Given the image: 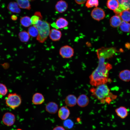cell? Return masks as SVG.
Returning <instances> with one entry per match:
<instances>
[{
  "mask_svg": "<svg viewBox=\"0 0 130 130\" xmlns=\"http://www.w3.org/2000/svg\"><path fill=\"white\" fill-rule=\"evenodd\" d=\"M91 91L93 95L101 102L109 95L110 91L105 84H102L92 89Z\"/></svg>",
  "mask_w": 130,
  "mask_h": 130,
  "instance_id": "cell-3",
  "label": "cell"
},
{
  "mask_svg": "<svg viewBox=\"0 0 130 130\" xmlns=\"http://www.w3.org/2000/svg\"><path fill=\"white\" fill-rule=\"evenodd\" d=\"M37 28L38 34L36 39L41 43H44L49 36L50 32V24L46 21L40 20L38 23L34 25Z\"/></svg>",
  "mask_w": 130,
  "mask_h": 130,
  "instance_id": "cell-2",
  "label": "cell"
},
{
  "mask_svg": "<svg viewBox=\"0 0 130 130\" xmlns=\"http://www.w3.org/2000/svg\"><path fill=\"white\" fill-rule=\"evenodd\" d=\"M55 23L57 29L65 28L69 24L67 20L63 17L58 18Z\"/></svg>",
  "mask_w": 130,
  "mask_h": 130,
  "instance_id": "cell-17",
  "label": "cell"
},
{
  "mask_svg": "<svg viewBox=\"0 0 130 130\" xmlns=\"http://www.w3.org/2000/svg\"><path fill=\"white\" fill-rule=\"evenodd\" d=\"M119 5L114 12L116 15H118L122 11L130 10V0H118Z\"/></svg>",
  "mask_w": 130,
  "mask_h": 130,
  "instance_id": "cell-7",
  "label": "cell"
},
{
  "mask_svg": "<svg viewBox=\"0 0 130 130\" xmlns=\"http://www.w3.org/2000/svg\"><path fill=\"white\" fill-rule=\"evenodd\" d=\"M7 92V89L6 85L0 83V95L5 96Z\"/></svg>",
  "mask_w": 130,
  "mask_h": 130,
  "instance_id": "cell-30",
  "label": "cell"
},
{
  "mask_svg": "<svg viewBox=\"0 0 130 130\" xmlns=\"http://www.w3.org/2000/svg\"><path fill=\"white\" fill-rule=\"evenodd\" d=\"M58 106L56 103L50 102L48 103L45 107L46 110L51 114L56 113L58 110Z\"/></svg>",
  "mask_w": 130,
  "mask_h": 130,
  "instance_id": "cell-14",
  "label": "cell"
},
{
  "mask_svg": "<svg viewBox=\"0 0 130 130\" xmlns=\"http://www.w3.org/2000/svg\"><path fill=\"white\" fill-rule=\"evenodd\" d=\"M89 101V98L86 95L82 94L77 98V104L80 107H84L88 105Z\"/></svg>",
  "mask_w": 130,
  "mask_h": 130,
  "instance_id": "cell-12",
  "label": "cell"
},
{
  "mask_svg": "<svg viewBox=\"0 0 130 130\" xmlns=\"http://www.w3.org/2000/svg\"><path fill=\"white\" fill-rule=\"evenodd\" d=\"M20 22L21 24L25 27H29L32 24L31 18L28 16L21 17L20 19Z\"/></svg>",
  "mask_w": 130,
  "mask_h": 130,
  "instance_id": "cell-26",
  "label": "cell"
},
{
  "mask_svg": "<svg viewBox=\"0 0 130 130\" xmlns=\"http://www.w3.org/2000/svg\"><path fill=\"white\" fill-rule=\"evenodd\" d=\"M3 123L8 126H11L13 124L15 121V115L10 112H7L3 115L2 119Z\"/></svg>",
  "mask_w": 130,
  "mask_h": 130,
  "instance_id": "cell-8",
  "label": "cell"
},
{
  "mask_svg": "<svg viewBox=\"0 0 130 130\" xmlns=\"http://www.w3.org/2000/svg\"><path fill=\"white\" fill-rule=\"evenodd\" d=\"M98 63L97 67L90 76V84L96 86L102 84H105L108 78V66L110 65L105 63L104 57L97 55Z\"/></svg>",
  "mask_w": 130,
  "mask_h": 130,
  "instance_id": "cell-1",
  "label": "cell"
},
{
  "mask_svg": "<svg viewBox=\"0 0 130 130\" xmlns=\"http://www.w3.org/2000/svg\"><path fill=\"white\" fill-rule=\"evenodd\" d=\"M74 53L73 49L68 45H65L62 46L59 50L60 55L64 58H71L74 55Z\"/></svg>",
  "mask_w": 130,
  "mask_h": 130,
  "instance_id": "cell-5",
  "label": "cell"
},
{
  "mask_svg": "<svg viewBox=\"0 0 130 130\" xmlns=\"http://www.w3.org/2000/svg\"><path fill=\"white\" fill-rule=\"evenodd\" d=\"M17 130H23L21 129H18Z\"/></svg>",
  "mask_w": 130,
  "mask_h": 130,
  "instance_id": "cell-36",
  "label": "cell"
},
{
  "mask_svg": "<svg viewBox=\"0 0 130 130\" xmlns=\"http://www.w3.org/2000/svg\"><path fill=\"white\" fill-rule=\"evenodd\" d=\"M30 35L28 32L23 31L19 32L18 37L20 41L23 42H27L30 38Z\"/></svg>",
  "mask_w": 130,
  "mask_h": 130,
  "instance_id": "cell-24",
  "label": "cell"
},
{
  "mask_svg": "<svg viewBox=\"0 0 130 130\" xmlns=\"http://www.w3.org/2000/svg\"><path fill=\"white\" fill-rule=\"evenodd\" d=\"M45 99L43 95L41 93L37 92L33 95L32 102L35 105H39L42 104L44 102Z\"/></svg>",
  "mask_w": 130,
  "mask_h": 130,
  "instance_id": "cell-15",
  "label": "cell"
},
{
  "mask_svg": "<svg viewBox=\"0 0 130 130\" xmlns=\"http://www.w3.org/2000/svg\"><path fill=\"white\" fill-rule=\"evenodd\" d=\"M122 21V20L120 17L116 15L111 17L110 20V25L113 28L119 26Z\"/></svg>",
  "mask_w": 130,
  "mask_h": 130,
  "instance_id": "cell-19",
  "label": "cell"
},
{
  "mask_svg": "<svg viewBox=\"0 0 130 130\" xmlns=\"http://www.w3.org/2000/svg\"><path fill=\"white\" fill-rule=\"evenodd\" d=\"M99 5L98 0H87L85 6L87 8H91L94 7H97Z\"/></svg>",
  "mask_w": 130,
  "mask_h": 130,
  "instance_id": "cell-29",
  "label": "cell"
},
{
  "mask_svg": "<svg viewBox=\"0 0 130 130\" xmlns=\"http://www.w3.org/2000/svg\"><path fill=\"white\" fill-rule=\"evenodd\" d=\"M75 2L78 4L81 5L83 4L86 2L87 0H74Z\"/></svg>",
  "mask_w": 130,
  "mask_h": 130,
  "instance_id": "cell-32",
  "label": "cell"
},
{
  "mask_svg": "<svg viewBox=\"0 0 130 130\" xmlns=\"http://www.w3.org/2000/svg\"><path fill=\"white\" fill-rule=\"evenodd\" d=\"M70 112L68 108L66 106L61 107L58 111V115L59 118L62 120H65L69 117Z\"/></svg>",
  "mask_w": 130,
  "mask_h": 130,
  "instance_id": "cell-9",
  "label": "cell"
},
{
  "mask_svg": "<svg viewBox=\"0 0 130 130\" xmlns=\"http://www.w3.org/2000/svg\"><path fill=\"white\" fill-rule=\"evenodd\" d=\"M119 77L122 80L125 82L130 81V70L128 69L123 70L119 73Z\"/></svg>",
  "mask_w": 130,
  "mask_h": 130,
  "instance_id": "cell-20",
  "label": "cell"
},
{
  "mask_svg": "<svg viewBox=\"0 0 130 130\" xmlns=\"http://www.w3.org/2000/svg\"><path fill=\"white\" fill-rule=\"evenodd\" d=\"M73 124L72 121L70 119H66L65 120L63 123L64 126L68 129H70L72 128Z\"/></svg>",
  "mask_w": 130,
  "mask_h": 130,
  "instance_id": "cell-31",
  "label": "cell"
},
{
  "mask_svg": "<svg viewBox=\"0 0 130 130\" xmlns=\"http://www.w3.org/2000/svg\"><path fill=\"white\" fill-rule=\"evenodd\" d=\"M27 32L30 36L32 37H37L38 31L37 28L34 25L30 26L28 29Z\"/></svg>",
  "mask_w": 130,
  "mask_h": 130,
  "instance_id": "cell-28",
  "label": "cell"
},
{
  "mask_svg": "<svg viewBox=\"0 0 130 130\" xmlns=\"http://www.w3.org/2000/svg\"><path fill=\"white\" fill-rule=\"evenodd\" d=\"M77 98L74 95L70 94L66 97L65 103L67 106L72 107L75 106L77 104Z\"/></svg>",
  "mask_w": 130,
  "mask_h": 130,
  "instance_id": "cell-16",
  "label": "cell"
},
{
  "mask_svg": "<svg viewBox=\"0 0 130 130\" xmlns=\"http://www.w3.org/2000/svg\"><path fill=\"white\" fill-rule=\"evenodd\" d=\"M119 26L120 30L123 32H130V23L128 22L122 21Z\"/></svg>",
  "mask_w": 130,
  "mask_h": 130,
  "instance_id": "cell-27",
  "label": "cell"
},
{
  "mask_svg": "<svg viewBox=\"0 0 130 130\" xmlns=\"http://www.w3.org/2000/svg\"><path fill=\"white\" fill-rule=\"evenodd\" d=\"M7 8L9 11L12 13H19L21 12L20 8L17 2H11L9 3Z\"/></svg>",
  "mask_w": 130,
  "mask_h": 130,
  "instance_id": "cell-18",
  "label": "cell"
},
{
  "mask_svg": "<svg viewBox=\"0 0 130 130\" xmlns=\"http://www.w3.org/2000/svg\"><path fill=\"white\" fill-rule=\"evenodd\" d=\"M115 111L117 116L122 119L125 118L128 115V110L123 106H121L117 108Z\"/></svg>",
  "mask_w": 130,
  "mask_h": 130,
  "instance_id": "cell-13",
  "label": "cell"
},
{
  "mask_svg": "<svg viewBox=\"0 0 130 130\" xmlns=\"http://www.w3.org/2000/svg\"><path fill=\"white\" fill-rule=\"evenodd\" d=\"M22 98L20 96L16 93H9L6 99L7 106L12 109H14L21 104Z\"/></svg>",
  "mask_w": 130,
  "mask_h": 130,
  "instance_id": "cell-4",
  "label": "cell"
},
{
  "mask_svg": "<svg viewBox=\"0 0 130 130\" xmlns=\"http://www.w3.org/2000/svg\"><path fill=\"white\" fill-rule=\"evenodd\" d=\"M118 15L122 21L127 22L130 21V10L124 11Z\"/></svg>",
  "mask_w": 130,
  "mask_h": 130,
  "instance_id": "cell-23",
  "label": "cell"
},
{
  "mask_svg": "<svg viewBox=\"0 0 130 130\" xmlns=\"http://www.w3.org/2000/svg\"><path fill=\"white\" fill-rule=\"evenodd\" d=\"M77 122H79V121H80V118H77Z\"/></svg>",
  "mask_w": 130,
  "mask_h": 130,
  "instance_id": "cell-35",
  "label": "cell"
},
{
  "mask_svg": "<svg viewBox=\"0 0 130 130\" xmlns=\"http://www.w3.org/2000/svg\"><path fill=\"white\" fill-rule=\"evenodd\" d=\"M20 8L30 10L31 6L29 0H16Z\"/></svg>",
  "mask_w": 130,
  "mask_h": 130,
  "instance_id": "cell-21",
  "label": "cell"
},
{
  "mask_svg": "<svg viewBox=\"0 0 130 130\" xmlns=\"http://www.w3.org/2000/svg\"><path fill=\"white\" fill-rule=\"evenodd\" d=\"M62 36L61 32L58 29L54 28L50 30L49 35L50 39L54 41H59L61 38Z\"/></svg>",
  "mask_w": 130,
  "mask_h": 130,
  "instance_id": "cell-11",
  "label": "cell"
},
{
  "mask_svg": "<svg viewBox=\"0 0 130 130\" xmlns=\"http://www.w3.org/2000/svg\"><path fill=\"white\" fill-rule=\"evenodd\" d=\"M68 7V4L67 2L65 0H60L56 3L55 8L57 12L61 13L65 12Z\"/></svg>",
  "mask_w": 130,
  "mask_h": 130,
  "instance_id": "cell-10",
  "label": "cell"
},
{
  "mask_svg": "<svg viewBox=\"0 0 130 130\" xmlns=\"http://www.w3.org/2000/svg\"><path fill=\"white\" fill-rule=\"evenodd\" d=\"M29 1H33L34 0H29Z\"/></svg>",
  "mask_w": 130,
  "mask_h": 130,
  "instance_id": "cell-37",
  "label": "cell"
},
{
  "mask_svg": "<svg viewBox=\"0 0 130 130\" xmlns=\"http://www.w3.org/2000/svg\"><path fill=\"white\" fill-rule=\"evenodd\" d=\"M53 130H65L64 128L61 126H58L55 127Z\"/></svg>",
  "mask_w": 130,
  "mask_h": 130,
  "instance_id": "cell-33",
  "label": "cell"
},
{
  "mask_svg": "<svg viewBox=\"0 0 130 130\" xmlns=\"http://www.w3.org/2000/svg\"><path fill=\"white\" fill-rule=\"evenodd\" d=\"M42 16L41 13L38 11L35 13L33 15L31 18L32 24L33 25L36 24L40 20H42Z\"/></svg>",
  "mask_w": 130,
  "mask_h": 130,
  "instance_id": "cell-25",
  "label": "cell"
},
{
  "mask_svg": "<svg viewBox=\"0 0 130 130\" xmlns=\"http://www.w3.org/2000/svg\"><path fill=\"white\" fill-rule=\"evenodd\" d=\"M119 4L118 0H107L106 3L107 7L113 11L118 7Z\"/></svg>",
  "mask_w": 130,
  "mask_h": 130,
  "instance_id": "cell-22",
  "label": "cell"
},
{
  "mask_svg": "<svg viewBox=\"0 0 130 130\" xmlns=\"http://www.w3.org/2000/svg\"><path fill=\"white\" fill-rule=\"evenodd\" d=\"M91 15L94 20L99 21L104 18L105 14L103 9L100 7H96L92 10Z\"/></svg>",
  "mask_w": 130,
  "mask_h": 130,
  "instance_id": "cell-6",
  "label": "cell"
},
{
  "mask_svg": "<svg viewBox=\"0 0 130 130\" xmlns=\"http://www.w3.org/2000/svg\"><path fill=\"white\" fill-rule=\"evenodd\" d=\"M11 19L15 21L18 18L17 16L15 15H13L11 16Z\"/></svg>",
  "mask_w": 130,
  "mask_h": 130,
  "instance_id": "cell-34",
  "label": "cell"
}]
</instances>
